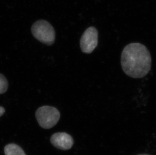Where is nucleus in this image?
Returning a JSON list of instances; mask_svg holds the SVG:
<instances>
[{
  "instance_id": "obj_1",
  "label": "nucleus",
  "mask_w": 156,
  "mask_h": 155,
  "mask_svg": "<svg viewBox=\"0 0 156 155\" xmlns=\"http://www.w3.org/2000/svg\"><path fill=\"white\" fill-rule=\"evenodd\" d=\"M121 64L124 72L133 78L146 76L150 71L152 58L149 50L140 43H132L124 47Z\"/></svg>"
},
{
  "instance_id": "obj_2",
  "label": "nucleus",
  "mask_w": 156,
  "mask_h": 155,
  "mask_svg": "<svg viewBox=\"0 0 156 155\" xmlns=\"http://www.w3.org/2000/svg\"><path fill=\"white\" fill-rule=\"evenodd\" d=\"M34 36L38 41L51 46L55 40V31L52 25L45 20L37 21L31 27Z\"/></svg>"
},
{
  "instance_id": "obj_3",
  "label": "nucleus",
  "mask_w": 156,
  "mask_h": 155,
  "mask_svg": "<svg viewBox=\"0 0 156 155\" xmlns=\"http://www.w3.org/2000/svg\"><path fill=\"white\" fill-rule=\"evenodd\" d=\"M35 116L38 124L44 129L54 127L59 121L60 114L55 107L44 106L37 109Z\"/></svg>"
},
{
  "instance_id": "obj_4",
  "label": "nucleus",
  "mask_w": 156,
  "mask_h": 155,
  "mask_svg": "<svg viewBox=\"0 0 156 155\" xmlns=\"http://www.w3.org/2000/svg\"><path fill=\"white\" fill-rule=\"evenodd\" d=\"M98 43V32L94 27H90L84 31L80 41V46L83 53H92Z\"/></svg>"
},
{
  "instance_id": "obj_5",
  "label": "nucleus",
  "mask_w": 156,
  "mask_h": 155,
  "mask_svg": "<svg viewBox=\"0 0 156 155\" xmlns=\"http://www.w3.org/2000/svg\"><path fill=\"white\" fill-rule=\"evenodd\" d=\"M50 140L55 147L62 150L70 149L74 143L72 136L66 133H54L51 136Z\"/></svg>"
},
{
  "instance_id": "obj_6",
  "label": "nucleus",
  "mask_w": 156,
  "mask_h": 155,
  "mask_svg": "<svg viewBox=\"0 0 156 155\" xmlns=\"http://www.w3.org/2000/svg\"><path fill=\"white\" fill-rule=\"evenodd\" d=\"M5 155H26L20 146L15 143H10L4 148Z\"/></svg>"
},
{
  "instance_id": "obj_7",
  "label": "nucleus",
  "mask_w": 156,
  "mask_h": 155,
  "mask_svg": "<svg viewBox=\"0 0 156 155\" xmlns=\"http://www.w3.org/2000/svg\"><path fill=\"white\" fill-rule=\"evenodd\" d=\"M8 83L5 77L0 74V94L6 92L8 89Z\"/></svg>"
},
{
  "instance_id": "obj_8",
  "label": "nucleus",
  "mask_w": 156,
  "mask_h": 155,
  "mask_svg": "<svg viewBox=\"0 0 156 155\" xmlns=\"http://www.w3.org/2000/svg\"><path fill=\"white\" fill-rule=\"evenodd\" d=\"M5 112V109L4 108L0 106V117L3 115V114H4Z\"/></svg>"
},
{
  "instance_id": "obj_9",
  "label": "nucleus",
  "mask_w": 156,
  "mask_h": 155,
  "mask_svg": "<svg viewBox=\"0 0 156 155\" xmlns=\"http://www.w3.org/2000/svg\"><path fill=\"white\" fill-rule=\"evenodd\" d=\"M148 155V154H140V155Z\"/></svg>"
}]
</instances>
